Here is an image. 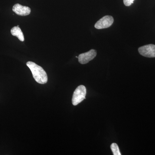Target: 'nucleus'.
Returning <instances> with one entry per match:
<instances>
[{
  "label": "nucleus",
  "instance_id": "6e6552de",
  "mask_svg": "<svg viewBox=\"0 0 155 155\" xmlns=\"http://www.w3.org/2000/svg\"><path fill=\"white\" fill-rule=\"evenodd\" d=\"M111 149L113 152L114 155H121V153L119 151V147L116 143H113L111 144Z\"/></svg>",
  "mask_w": 155,
  "mask_h": 155
},
{
  "label": "nucleus",
  "instance_id": "7ed1b4c3",
  "mask_svg": "<svg viewBox=\"0 0 155 155\" xmlns=\"http://www.w3.org/2000/svg\"><path fill=\"white\" fill-rule=\"evenodd\" d=\"M114 19L111 16H105L97 21L95 24V28L97 29H103L109 28L113 24Z\"/></svg>",
  "mask_w": 155,
  "mask_h": 155
},
{
  "label": "nucleus",
  "instance_id": "1a4fd4ad",
  "mask_svg": "<svg viewBox=\"0 0 155 155\" xmlns=\"http://www.w3.org/2000/svg\"><path fill=\"white\" fill-rule=\"evenodd\" d=\"M134 1V0H124L123 2L125 6H129L131 5V4H133Z\"/></svg>",
  "mask_w": 155,
  "mask_h": 155
},
{
  "label": "nucleus",
  "instance_id": "0eeeda50",
  "mask_svg": "<svg viewBox=\"0 0 155 155\" xmlns=\"http://www.w3.org/2000/svg\"><path fill=\"white\" fill-rule=\"evenodd\" d=\"M11 33L13 36L18 38L21 41H24V37L21 28L19 26H14L11 29Z\"/></svg>",
  "mask_w": 155,
  "mask_h": 155
},
{
  "label": "nucleus",
  "instance_id": "39448f33",
  "mask_svg": "<svg viewBox=\"0 0 155 155\" xmlns=\"http://www.w3.org/2000/svg\"><path fill=\"white\" fill-rule=\"evenodd\" d=\"M97 55L96 50L91 49L87 52L80 54L78 57V62L81 64H85L94 59Z\"/></svg>",
  "mask_w": 155,
  "mask_h": 155
},
{
  "label": "nucleus",
  "instance_id": "f03ea898",
  "mask_svg": "<svg viewBox=\"0 0 155 155\" xmlns=\"http://www.w3.org/2000/svg\"><path fill=\"white\" fill-rule=\"evenodd\" d=\"M86 88L83 85L78 87L73 93L72 98V104L74 106L81 102L85 99L86 95Z\"/></svg>",
  "mask_w": 155,
  "mask_h": 155
},
{
  "label": "nucleus",
  "instance_id": "423d86ee",
  "mask_svg": "<svg viewBox=\"0 0 155 155\" xmlns=\"http://www.w3.org/2000/svg\"><path fill=\"white\" fill-rule=\"evenodd\" d=\"M13 11L19 16H25L30 14L31 10L29 7L17 4L13 6Z\"/></svg>",
  "mask_w": 155,
  "mask_h": 155
},
{
  "label": "nucleus",
  "instance_id": "f257e3e1",
  "mask_svg": "<svg viewBox=\"0 0 155 155\" xmlns=\"http://www.w3.org/2000/svg\"><path fill=\"white\" fill-rule=\"evenodd\" d=\"M26 65L30 69L34 78L37 82L40 84H45L47 82V74L41 67L31 61L27 62Z\"/></svg>",
  "mask_w": 155,
  "mask_h": 155
},
{
  "label": "nucleus",
  "instance_id": "20e7f679",
  "mask_svg": "<svg viewBox=\"0 0 155 155\" xmlns=\"http://www.w3.org/2000/svg\"><path fill=\"white\" fill-rule=\"evenodd\" d=\"M140 55L147 58H155V45L150 44L143 46L138 48Z\"/></svg>",
  "mask_w": 155,
  "mask_h": 155
}]
</instances>
